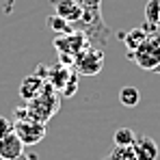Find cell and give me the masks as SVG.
I'll return each mask as SVG.
<instances>
[{
    "label": "cell",
    "mask_w": 160,
    "mask_h": 160,
    "mask_svg": "<svg viewBox=\"0 0 160 160\" xmlns=\"http://www.w3.org/2000/svg\"><path fill=\"white\" fill-rule=\"evenodd\" d=\"M110 160H136L132 145H126V147H117L115 145V149L110 154Z\"/></svg>",
    "instance_id": "cell-15"
},
{
    "label": "cell",
    "mask_w": 160,
    "mask_h": 160,
    "mask_svg": "<svg viewBox=\"0 0 160 160\" xmlns=\"http://www.w3.org/2000/svg\"><path fill=\"white\" fill-rule=\"evenodd\" d=\"M147 39V35L143 32V28L141 26H136L132 28V30H128L126 35H123V43H126V48H128V52H134L143 41Z\"/></svg>",
    "instance_id": "cell-10"
},
{
    "label": "cell",
    "mask_w": 160,
    "mask_h": 160,
    "mask_svg": "<svg viewBox=\"0 0 160 160\" xmlns=\"http://www.w3.org/2000/svg\"><path fill=\"white\" fill-rule=\"evenodd\" d=\"M46 24H48V28H50V30H54L56 35H67V32H72V30H74V26H72L67 20L58 18L56 13H54V15H48Z\"/></svg>",
    "instance_id": "cell-11"
},
{
    "label": "cell",
    "mask_w": 160,
    "mask_h": 160,
    "mask_svg": "<svg viewBox=\"0 0 160 160\" xmlns=\"http://www.w3.org/2000/svg\"><path fill=\"white\" fill-rule=\"evenodd\" d=\"M22 154H24V145L15 136V132H9L0 138V160H13Z\"/></svg>",
    "instance_id": "cell-7"
},
{
    "label": "cell",
    "mask_w": 160,
    "mask_h": 160,
    "mask_svg": "<svg viewBox=\"0 0 160 160\" xmlns=\"http://www.w3.org/2000/svg\"><path fill=\"white\" fill-rule=\"evenodd\" d=\"M76 89H78V74L74 72V74H72V78L67 80V84L63 87V91H61V93H63L65 98H72V95L76 93Z\"/></svg>",
    "instance_id": "cell-16"
},
{
    "label": "cell",
    "mask_w": 160,
    "mask_h": 160,
    "mask_svg": "<svg viewBox=\"0 0 160 160\" xmlns=\"http://www.w3.org/2000/svg\"><path fill=\"white\" fill-rule=\"evenodd\" d=\"M9 132H13V121H11L9 117L0 115V138H2V136H7Z\"/></svg>",
    "instance_id": "cell-17"
},
{
    "label": "cell",
    "mask_w": 160,
    "mask_h": 160,
    "mask_svg": "<svg viewBox=\"0 0 160 160\" xmlns=\"http://www.w3.org/2000/svg\"><path fill=\"white\" fill-rule=\"evenodd\" d=\"M154 72H158V74H160V65H158V67H156V69H154Z\"/></svg>",
    "instance_id": "cell-19"
},
{
    "label": "cell",
    "mask_w": 160,
    "mask_h": 160,
    "mask_svg": "<svg viewBox=\"0 0 160 160\" xmlns=\"http://www.w3.org/2000/svg\"><path fill=\"white\" fill-rule=\"evenodd\" d=\"M134 156L136 160H156L158 158V145L152 136H145V134H138L132 143Z\"/></svg>",
    "instance_id": "cell-6"
},
{
    "label": "cell",
    "mask_w": 160,
    "mask_h": 160,
    "mask_svg": "<svg viewBox=\"0 0 160 160\" xmlns=\"http://www.w3.org/2000/svg\"><path fill=\"white\" fill-rule=\"evenodd\" d=\"M119 102H121L123 106H128V108L136 106V104L141 102V93H138V89H136V87H123V89L119 91Z\"/></svg>",
    "instance_id": "cell-12"
},
{
    "label": "cell",
    "mask_w": 160,
    "mask_h": 160,
    "mask_svg": "<svg viewBox=\"0 0 160 160\" xmlns=\"http://www.w3.org/2000/svg\"><path fill=\"white\" fill-rule=\"evenodd\" d=\"M136 134L132 132V128H117L115 134H112V141L117 147H126V145H132Z\"/></svg>",
    "instance_id": "cell-13"
},
{
    "label": "cell",
    "mask_w": 160,
    "mask_h": 160,
    "mask_svg": "<svg viewBox=\"0 0 160 160\" xmlns=\"http://www.w3.org/2000/svg\"><path fill=\"white\" fill-rule=\"evenodd\" d=\"M13 132L22 141V145H37L46 136V123L35 121V119H15L13 121Z\"/></svg>",
    "instance_id": "cell-3"
},
{
    "label": "cell",
    "mask_w": 160,
    "mask_h": 160,
    "mask_svg": "<svg viewBox=\"0 0 160 160\" xmlns=\"http://www.w3.org/2000/svg\"><path fill=\"white\" fill-rule=\"evenodd\" d=\"M72 69L67 67V65H63V63H58L56 67H50L48 69V76H46V80L52 84L56 91H63V87L67 84V80L72 78Z\"/></svg>",
    "instance_id": "cell-9"
},
{
    "label": "cell",
    "mask_w": 160,
    "mask_h": 160,
    "mask_svg": "<svg viewBox=\"0 0 160 160\" xmlns=\"http://www.w3.org/2000/svg\"><path fill=\"white\" fill-rule=\"evenodd\" d=\"M128 58L134 61L138 67L154 72L160 65V37L158 35H149L134 52H128Z\"/></svg>",
    "instance_id": "cell-1"
},
{
    "label": "cell",
    "mask_w": 160,
    "mask_h": 160,
    "mask_svg": "<svg viewBox=\"0 0 160 160\" xmlns=\"http://www.w3.org/2000/svg\"><path fill=\"white\" fill-rule=\"evenodd\" d=\"M54 2V13L69 24H80L84 18V7L78 0H52Z\"/></svg>",
    "instance_id": "cell-5"
},
{
    "label": "cell",
    "mask_w": 160,
    "mask_h": 160,
    "mask_svg": "<svg viewBox=\"0 0 160 160\" xmlns=\"http://www.w3.org/2000/svg\"><path fill=\"white\" fill-rule=\"evenodd\" d=\"M13 160H32V158H28L26 154H22V156H18V158H13Z\"/></svg>",
    "instance_id": "cell-18"
},
{
    "label": "cell",
    "mask_w": 160,
    "mask_h": 160,
    "mask_svg": "<svg viewBox=\"0 0 160 160\" xmlns=\"http://www.w3.org/2000/svg\"><path fill=\"white\" fill-rule=\"evenodd\" d=\"M87 46H89V37H87L84 32H80V30H72V32H67V35H56V39H54L56 52L74 56V58H76V54L82 52Z\"/></svg>",
    "instance_id": "cell-4"
},
{
    "label": "cell",
    "mask_w": 160,
    "mask_h": 160,
    "mask_svg": "<svg viewBox=\"0 0 160 160\" xmlns=\"http://www.w3.org/2000/svg\"><path fill=\"white\" fill-rule=\"evenodd\" d=\"M43 84H46V78H41L39 74L26 76V78L22 80V84H20V98H22L24 102H30L32 98L39 95V91L43 89Z\"/></svg>",
    "instance_id": "cell-8"
},
{
    "label": "cell",
    "mask_w": 160,
    "mask_h": 160,
    "mask_svg": "<svg viewBox=\"0 0 160 160\" xmlns=\"http://www.w3.org/2000/svg\"><path fill=\"white\" fill-rule=\"evenodd\" d=\"M74 67H76L78 74L95 76V74H100L102 67H104V54H102V50H98V48L87 46L82 52L76 54V58H74Z\"/></svg>",
    "instance_id": "cell-2"
},
{
    "label": "cell",
    "mask_w": 160,
    "mask_h": 160,
    "mask_svg": "<svg viewBox=\"0 0 160 160\" xmlns=\"http://www.w3.org/2000/svg\"><path fill=\"white\" fill-rule=\"evenodd\" d=\"M145 22L160 28V0H147V4H145Z\"/></svg>",
    "instance_id": "cell-14"
}]
</instances>
